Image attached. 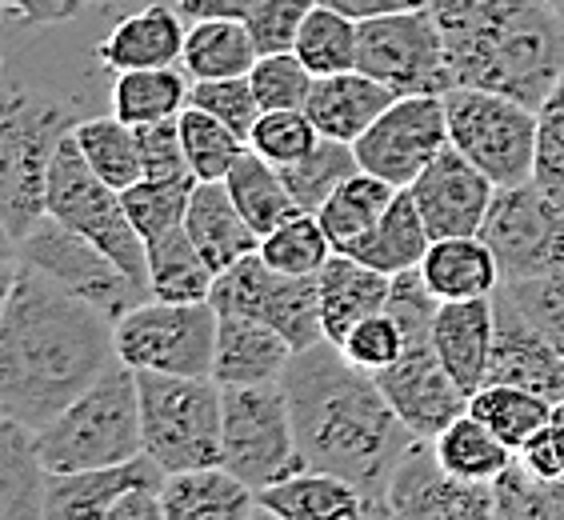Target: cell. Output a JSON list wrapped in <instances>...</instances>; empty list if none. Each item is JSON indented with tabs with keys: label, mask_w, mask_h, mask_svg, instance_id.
<instances>
[{
	"label": "cell",
	"mask_w": 564,
	"mask_h": 520,
	"mask_svg": "<svg viewBox=\"0 0 564 520\" xmlns=\"http://www.w3.org/2000/svg\"><path fill=\"white\" fill-rule=\"evenodd\" d=\"M220 465L232 468L245 485L269 488L293 477L301 465L293 409L281 380L225 389V453Z\"/></svg>",
	"instance_id": "cell-10"
},
{
	"label": "cell",
	"mask_w": 564,
	"mask_h": 520,
	"mask_svg": "<svg viewBox=\"0 0 564 520\" xmlns=\"http://www.w3.org/2000/svg\"><path fill=\"white\" fill-rule=\"evenodd\" d=\"M149 293L161 301H208L217 272L200 257L188 228H169L149 245Z\"/></svg>",
	"instance_id": "cell-35"
},
{
	"label": "cell",
	"mask_w": 564,
	"mask_h": 520,
	"mask_svg": "<svg viewBox=\"0 0 564 520\" xmlns=\"http://www.w3.org/2000/svg\"><path fill=\"white\" fill-rule=\"evenodd\" d=\"M401 193L397 185L389 181H380L372 173H352L337 193L328 196L325 205H321V225H325L328 240H333V249L337 252H352L360 240L369 237L372 228L380 225V217L389 213L392 196Z\"/></svg>",
	"instance_id": "cell-34"
},
{
	"label": "cell",
	"mask_w": 564,
	"mask_h": 520,
	"mask_svg": "<svg viewBox=\"0 0 564 520\" xmlns=\"http://www.w3.org/2000/svg\"><path fill=\"white\" fill-rule=\"evenodd\" d=\"M281 384L301 465L348 480L369 500L372 517H389V480L416 433L397 416L380 380L357 369L340 345L321 340L293 353Z\"/></svg>",
	"instance_id": "cell-2"
},
{
	"label": "cell",
	"mask_w": 564,
	"mask_h": 520,
	"mask_svg": "<svg viewBox=\"0 0 564 520\" xmlns=\"http://www.w3.org/2000/svg\"><path fill=\"white\" fill-rule=\"evenodd\" d=\"M261 252L276 272L289 277H316L333 257V240H328L325 225L316 213H296L281 228H272L269 237H261Z\"/></svg>",
	"instance_id": "cell-43"
},
{
	"label": "cell",
	"mask_w": 564,
	"mask_h": 520,
	"mask_svg": "<svg viewBox=\"0 0 564 520\" xmlns=\"http://www.w3.org/2000/svg\"><path fill=\"white\" fill-rule=\"evenodd\" d=\"M261 61L245 17H200L188 21L181 68L193 80H220V76H249Z\"/></svg>",
	"instance_id": "cell-31"
},
{
	"label": "cell",
	"mask_w": 564,
	"mask_h": 520,
	"mask_svg": "<svg viewBox=\"0 0 564 520\" xmlns=\"http://www.w3.org/2000/svg\"><path fill=\"white\" fill-rule=\"evenodd\" d=\"M261 112L269 109H304L308 93H313L316 73L304 65L296 53H261V61L249 73Z\"/></svg>",
	"instance_id": "cell-47"
},
{
	"label": "cell",
	"mask_w": 564,
	"mask_h": 520,
	"mask_svg": "<svg viewBox=\"0 0 564 520\" xmlns=\"http://www.w3.org/2000/svg\"><path fill=\"white\" fill-rule=\"evenodd\" d=\"M389 517L401 520H497L492 485L460 480L436 456L433 441L416 436L389 480Z\"/></svg>",
	"instance_id": "cell-17"
},
{
	"label": "cell",
	"mask_w": 564,
	"mask_h": 520,
	"mask_svg": "<svg viewBox=\"0 0 564 520\" xmlns=\"http://www.w3.org/2000/svg\"><path fill=\"white\" fill-rule=\"evenodd\" d=\"M321 4H333V9L357 17V21H372V17H389V12L404 9H424L429 0H321Z\"/></svg>",
	"instance_id": "cell-55"
},
{
	"label": "cell",
	"mask_w": 564,
	"mask_h": 520,
	"mask_svg": "<svg viewBox=\"0 0 564 520\" xmlns=\"http://www.w3.org/2000/svg\"><path fill=\"white\" fill-rule=\"evenodd\" d=\"M549 4H553V9L561 12V21H564V0H549Z\"/></svg>",
	"instance_id": "cell-58"
},
{
	"label": "cell",
	"mask_w": 564,
	"mask_h": 520,
	"mask_svg": "<svg viewBox=\"0 0 564 520\" xmlns=\"http://www.w3.org/2000/svg\"><path fill=\"white\" fill-rule=\"evenodd\" d=\"M193 97V76L181 65L164 68H129L117 73L109 85V105L120 120L137 124H152V120H173L188 109Z\"/></svg>",
	"instance_id": "cell-32"
},
{
	"label": "cell",
	"mask_w": 564,
	"mask_h": 520,
	"mask_svg": "<svg viewBox=\"0 0 564 520\" xmlns=\"http://www.w3.org/2000/svg\"><path fill=\"white\" fill-rule=\"evenodd\" d=\"M433 448L448 473H456L460 480H477V485H492L517 461V453L492 433L489 424H480L473 412L456 416L445 433H436Z\"/></svg>",
	"instance_id": "cell-38"
},
{
	"label": "cell",
	"mask_w": 564,
	"mask_h": 520,
	"mask_svg": "<svg viewBox=\"0 0 564 520\" xmlns=\"http://www.w3.org/2000/svg\"><path fill=\"white\" fill-rule=\"evenodd\" d=\"M164 520H252L264 517L257 488L225 465L185 468L164 477Z\"/></svg>",
	"instance_id": "cell-26"
},
{
	"label": "cell",
	"mask_w": 564,
	"mask_h": 520,
	"mask_svg": "<svg viewBox=\"0 0 564 520\" xmlns=\"http://www.w3.org/2000/svg\"><path fill=\"white\" fill-rule=\"evenodd\" d=\"M492 336H497V316H492V296H468V301H441L433 321V345L445 360V369L456 384L473 392L489 380L492 365Z\"/></svg>",
	"instance_id": "cell-21"
},
{
	"label": "cell",
	"mask_w": 564,
	"mask_h": 520,
	"mask_svg": "<svg viewBox=\"0 0 564 520\" xmlns=\"http://www.w3.org/2000/svg\"><path fill=\"white\" fill-rule=\"evenodd\" d=\"M220 313L213 301L149 296L117 321V357L132 372L213 377Z\"/></svg>",
	"instance_id": "cell-9"
},
{
	"label": "cell",
	"mask_w": 564,
	"mask_h": 520,
	"mask_svg": "<svg viewBox=\"0 0 564 520\" xmlns=\"http://www.w3.org/2000/svg\"><path fill=\"white\" fill-rule=\"evenodd\" d=\"M409 193H413L433 240H441L480 232L492 208V196H497V185L448 141L433 156V164L409 185Z\"/></svg>",
	"instance_id": "cell-18"
},
{
	"label": "cell",
	"mask_w": 564,
	"mask_h": 520,
	"mask_svg": "<svg viewBox=\"0 0 564 520\" xmlns=\"http://www.w3.org/2000/svg\"><path fill=\"white\" fill-rule=\"evenodd\" d=\"M404 345H409V340H404L401 321L384 308V313H372V316H365L360 325L348 328V336L340 340V353H345L357 369L377 377L380 369H389L392 360H401Z\"/></svg>",
	"instance_id": "cell-50"
},
{
	"label": "cell",
	"mask_w": 564,
	"mask_h": 520,
	"mask_svg": "<svg viewBox=\"0 0 564 520\" xmlns=\"http://www.w3.org/2000/svg\"><path fill=\"white\" fill-rule=\"evenodd\" d=\"M313 9L316 0H257V9L245 17V24L261 53H293Z\"/></svg>",
	"instance_id": "cell-52"
},
{
	"label": "cell",
	"mask_w": 564,
	"mask_h": 520,
	"mask_svg": "<svg viewBox=\"0 0 564 520\" xmlns=\"http://www.w3.org/2000/svg\"><path fill=\"white\" fill-rule=\"evenodd\" d=\"M448 141L477 164L497 188L532 181L536 164V109L489 88L456 85L445 93Z\"/></svg>",
	"instance_id": "cell-8"
},
{
	"label": "cell",
	"mask_w": 564,
	"mask_h": 520,
	"mask_svg": "<svg viewBox=\"0 0 564 520\" xmlns=\"http://www.w3.org/2000/svg\"><path fill=\"white\" fill-rule=\"evenodd\" d=\"M517 456H521V461L532 468V473H536V477L564 480V424L561 421H549Z\"/></svg>",
	"instance_id": "cell-54"
},
{
	"label": "cell",
	"mask_w": 564,
	"mask_h": 520,
	"mask_svg": "<svg viewBox=\"0 0 564 520\" xmlns=\"http://www.w3.org/2000/svg\"><path fill=\"white\" fill-rule=\"evenodd\" d=\"M73 137L80 144V152H85V161L97 169L100 181H109L120 193L144 176L137 129H132L129 120H120L117 112H109V117H85L73 129Z\"/></svg>",
	"instance_id": "cell-39"
},
{
	"label": "cell",
	"mask_w": 564,
	"mask_h": 520,
	"mask_svg": "<svg viewBox=\"0 0 564 520\" xmlns=\"http://www.w3.org/2000/svg\"><path fill=\"white\" fill-rule=\"evenodd\" d=\"M188 17L176 4L149 0L137 12H124L109 33L97 41V61L105 73H129V68H164L181 65L188 36Z\"/></svg>",
	"instance_id": "cell-20"
},
{
	"label": "cell",
	"mask_w": 564,
	"mask_h": 520,
	"mask_svg": "<svg viewBox=\"0 0 564 520\" xmlns=\"http://www.w3.org/2000/svg\"><path fill=\"white\" fill-rule=\"evenodd\" d=\"M44 208H48V217H56L73 232L100 245L120 269L129 272L132 281H141L149 289V249H144V237L132 225L120 188L100 181L97 169L85 161V152H80L73 132L61 141V149L53 156Z\"/></svg>",
	"instance_id": "cell-7"
},
{
	"label": "cell",
	"mask_w": 564,
	"mask_h": 520,
	"mask_svg": "<svg viewBox=\"0 0 564 520\" xmlns=\"http://www.w3.org/2000/svg\"><path fill=\"white\" fill-rule=\"evenodd\" d=\"M316 293H321V321L325 336L340 345L348 328L360 325L365 316L384 313L392 296V277L372 269L352 252H333L328 264L316 272Z\"/></svg>",
	"instance_id": "cell-25"
},
{
	"label": "cell",
	"mask_w": 564,
	"mask_h": 520,
	"mask_svg": "<svg viewBox=\"0 0 564 520\" xmlns=\"http://www.w3.org/2000/svg\"><path fill=\"white\" fill-rule=\"evenodd\" d=\"M429 245H433V232L424 225L413 193L401 188V193L392 196L389 213L380 217V225L352 249V257H360L365 264H372V269L397 277V272L421 269Z\"/></svg>",
	"instance_id": "cell-33"
},
{
	"label": "cell",
	"mask_w": 564,
	"mask_h": 520,
	"mask_svg": "<svg viewBox=\"0 0 564 520\" xmlns=\"http://www.w3.org/2000/svg\"><path fill=\"white\" fill-rule=\"evenodd\" d=\"M445 144V97L416 93V97H397L389 109L380 112L377 124L357 141V161L365 173L380 176V181H389L397 188H409Z\"/></svg>",
	"instance_id": "cell-15"
},
{
	"label": "cell",
	"mask_w": 564,
	"mask_h": 520,
	"mask_svg": "<svg viewBox=\"0 0 564 520\" xmlns=\"http://www.w3.org/2000/svg\"><path fill=\"white\" fill-rule=\"evenodd\" d=\"M492 316H497V336H492L489 380L521 384L553 404L564 401V348L541 325H532L500 289L492 293Z\"/></svg>",
	"instance_id": "cell-19"
},
{
	"label": "cell",
	"mask_w": 564,
	"mask_h": 520,
	"mask_svg": "<svg viewBox=\"0 0 564 520\" xmlns=\"http://www.w3.org/2000/svg\"><path fill=\"white\" fill-rule=\"evenodd\" d=\"M404 353L401 360H392L389 369H380L377 380L389 404L397 409L409 429L424 441H433L436 433H445L456 416L468 412V392L456 384V377L445 369V360L433 345V328H416L404 333Z\"/></svg>",
	"instance_id": "cell-16"
},
{
	"label": "cell",
	"mask_w": 564,
	"mask_h": 520,
	"mask_svg": "<svg viewBox=\"0 0 564 520\" xmlns=\"http://www.w3.org/2000/svg\"><path fill=\"white\" fill-rule=\"evenodd\" d=\"M85 120L80 105L65 93L9 80L4 120H0V213L9 249L48 213V173L68 132Z\"/></svg>",
	"instance_id": "cell-4"
},
{
	"label": "cell",
	"mask_w": 564,
	"mask_h": 520,
	"mask_svg": "<svg viewBox=\"0 0 564 520\" xmlns=\"http://www.w3.org/2000/svg\"><path fill=\"white\" fill-rule=\"evenodd\" d=\"M144 456L169 473L220 465L225 453V389L213 377L137 372Z\"/></svg>",
	"instance_id": "cell-6"
},
{
	"label": "cell",
	"mask_w": 564,
	"mask_h": 520,
	"mask_svg": "<svg viewBox=\"0 0 564 520\" xmlns=\"http://www.w3.org/2000/svg\"><path fill=\"white\" fill-rule=\"evenodd\" d=\"M188 105L213 112L217 120H225L228 129L240 132L249 141L252 124L261 117V100L252 88L249 76H220V80H193V97Z\"/></svg>",
	"instance_id": "cell-48"
},
{
	"label": "cell",
	"mask_w": 564,
	"mask_h": 520,
	"mask_svg": "<svg viewBox=\"0 0 564 520\" xmlns=\"http://www.w3.org/2000/svg\"><path fill=\"white\" fill-rule=\"evenodd\" d=\"M357 68L377 76L397 97H416V93L445 97L448 88H456L445 36H441V24L429 4L360 21Z\"/></svg>",
	"instance_id": "cell-11"
},
{
	"label": "cell",
	"mask_w": 564,
	"mask_h": 520,
	"mask_svg": "<svg viewBox=\"0 0 564 520\" xmlns=\"http://www.w3.org/2000/svg\"><path fill=\"white\" fill-rule=\"evenodd\" d=\"M392 100H397V93L389 85H380L377 76H369L365 68H345V73L316 76L304 112L313 117L321 137L357 144Z\"/></svg>",
	"instance_id": "cell-22"
},
{
	"label": "cell",
	"mask_w": 564,
	"mask_h": 520,
	"mask_svg": "<svg viewBox=\"0 0 564 520\" xmlns=\"http://www.w3.org/2000/svg\"><path fill=\"white\" fill-rule=\"evenodd\" d=\"M456 85L541 109L564 76V21L549 0H429Z\"/></svg>",
	"instance_id": "cell-3"
},
{
	"label": "cell",
	"mask_w": 564,
	"mask_h": 520,
	"mask_svg": "<svg viewBox=\"0 0 564 520\" xmlns=\"http://www.w3.org/2000/svg\"><path fill=\"white\" fill-rule=\"evenodd\" d=\"M48 468L33 445V429L0 421V520H44Z\"/></svg>",
	"instance_id": "cell-30"
},
{
	"label": "cell",
	"mask_w": 564,
	"mask_h": 520,
	"mask_svg": "<svg viewBox=\"0 0 564 520\" xmlns=\"http://www.w3.org/2000/svg\"><path fill=\"white\" fill-rule=\"evenodd\" d=\"M468 412H473L480 424H489L512 453H521L532 436L553 421V401L541 397V392L521 389V384L489 380V384H480V389L468 397Z\"/></svg>",
	"instance_id": "cell-36"
},
{
	"label": "cell",
	"mask_w": 564,
	"mask_h": 520,
	"mask_svg": "<svg viewBox=\"0 0 564 520\" xmlns=\"http://www.w3.org/2000/svg\"><path fill=\"white\" fill-rule=\"evenodd\" d=\"M264 517L276 520H360L372 517L369 500L348 480L321 473V468H296L293 477L257 488Z\"/></svg>",
	"instance_id": "cell-28"
},
{
	"label": "cell",
	"mask_w": 564,
	"mask_h": 520,
	"mask_svg": "<svg viewBox=\"0 0 564 520\" xmlns=\"http://www.w3.org/2000/svg\"><path fill=\"white\" fill-rule=\"evenodd\" d=\"M352 173H360L357 144L337 141V137H321L301 161L281 169L284 185H289L293 201L301 205V213H321V205H325L328 196L337 193Z\"/></svg>",
	"instance_id": "cell-40"
},
{
	"label": "cell",
	"mask_w": 564,
	"mask_h": 520,
	"mask_svg": "<svg viewBox=\"0 0 564 520\" xmlns=\"http://www.w3.org/2000/svg\"><path fill=\"white\" fill-rule=\"evenodd\" d=\"M9 252L29 260V264H36L41 272H48L56 284H65L68 293L85 296L88 304H97L100 313L112 316V321H120L129 308H137V304L152 296L149 289H144L141 281H132L129 272L120 269L100 245H93L88 237L73 232V228L61 225V220L48 217V213H44Z\"/></svg>",
	"instance_id": "cell-13"
},
{
	"label": "cell",
	"mask_w": 564,
	"mask_h": 520,
	"mask_svg": "<svg viewBox=\"0 0 564 520\" xmlns=\"http://www.w3.org/2000/svg\"><path fill=\"white\" fill-rule=\"evenodd\" d=\"M316 141H321V129L304 109H269L257 117V124L249 132V149L269 164H276V169L301 161Z\"/></svg>",
	"instance_id": "cell-46"
},
{
	"label": "cell",
	"mask_w": 564,
	"mask_h": 520,
	"mask_svg": "<svg viewBox=\"0 0 564 520\" xmlns=\"http://www.w3.org/2000/svg\"><path fill=\"white\" fill-rule=\"evenodd\" d=\"M176 9L185 12L188 21H200V17H249L257 9V0H176Z\"/></svg>",
	"instance_id": "cell-56"
},
{
	"label": "cell",
	"mask_w": 564,
	"mask_h": 520,
	"mask_svg": "<svg viewBox=\"0 0 564 520\" xmlns=\"http://www.w3.org/2000/svg\"><path fill=\"white\" fill-rule=\"evenodd\" d=\"M500 293L509 296L532 325H541L564 348V272L524 277V281H500Z\"/></svg>",
	"instance_id": "cell-51"
},
{
	"label": "cell",
	"mask_w": 564,
	"mask_h": 520,
	"mask_svg": "<svg viewBox=\"0 0 564 520\" xmlns=\"http://www.w3.org/2000/svg\"><path fill=\"white\" fill-rule=\"evenodd\" d=\"M137 144H141V169L152 181H185V176H193L185 137H181V117L137 124Z\"/></svg>",
	"instance_id": "cell-53"
},
{
	"label": "cell",
	"mask_w": 564,
	"mask_h": 520,
	"mask_svg": "<svg viewBox=\"0 0 564 520\" xmlns=\"http://www.w3.org/2000/svg\"><path fill=\"white\" fill-rule=\"evenodd\" d=\"M480 237L500 264V281L564 272V205L536 181L497 188Z\"/></svg>",
	"instance_id": "cell-14"
},
{
	"label": "cell",
	"mask_w": 564,
	"mask_h": 520,
	"mask_svg": "<svg viewBox=\"0 0 564 520\" xmlns=\"http://www.w3.org/2000/svg\"><path fill=\"white\" fill-rule=\"evenodd\" d=\"M144 480H164V468L144 453L129 465L53 473L48 497H44V520H109L112 505Z\"/></svg>",
	"instance_id": "cell-24"
},
{
	"label": "cell",
	"mask_w": 564,
	"mask_h": 520,
	"mask_svg": "<svg viewBox=\"0 0 564 520\" xmlns=\"http://www.w3.org/2000/svg\"><path fill=\"white\" fill-rule=\"evenodd\" d=\"M33 445L48 473H85L137 461L144 453L137 372L117 360L65 412H56L44 429H33Z\"/></svg>",
	"instance_id": "cell-5"
},
{
	"label": "cell",
	"mask_w": 564,
	"mask_h": 520,
	"mask_svg": "<svg viewBox=\"0 0 564 520\" xmlns=\"http://www.w3.org/2000/svg\"><path fill=\"white\" fill-rule=\"evenodd\" d=\"M541 124H536V164H532V181L553 196L556 205H564V76L556 88L544 97L536 109Z\"/></svg>",
	"instance_id": "cell-49"
},
{
	"label": "cell",
	"mask_w": 564,
	"mask_h": 520,
	"mask_svg": "<svg viewBox=\"0 0 564 520\" xmlns=\"http://www.w3.org/2000/svg\"><path fill=\"white\" fill-rule=\"evenodd\" d=\"M225 185L257 237H269L272 228H281L284 220L301 213V205H296L289 185H284L281 169L269 164L264 156H257L252 149L232 164V173L225 176Z\"/></svg>",
	"instance_id": "cell-37"
},
{
	"label": "cell",
	"mask_w": 564,
	"mask_h": 520,
	"mask_svg": "<svg viewBox=\"0 0 564 520\" xmlns=\"http://www.w3.org/2000/svg\"><path fill=\"white\" fill-rule=\"evenodd\" d=\"M497 520H564V480L536 477L521 456L497 480Z\"/></svg>",
	"instance_id": "cell-44"
},
{
	"label": "cell",
	"mask_w": 564,
	"mask_h": 520,
	"mask_svg": "<svg viewBox=\"0 0 564 520\" xmlns=\"http://www.w3.org/2000/svg\"><path fill=\"white\" fill-rule=\"evenodd\" d=\"M196 181L185 176V181H152V176H141L132 188H124V208H129L132 225L149 245L152 237H161L169 228H181L188 217V201H193Z\"/></svg>",
	"instance_id": "cell-45"
},
{
	"label": "cell",
	"mask_w": 564,
	"mask_h": 520,
	"mask_svg": "<svg viewBox=\"0 0 564 520\" xmlns=\"http://www.w3.org/2000/svg\"><path fill=\"white\" fill-rule=\"evenodd\" d=\"M185 228L200 257L213 264V272H225L228 264H237L240 257L261 249V237L252 232L225 181H196Z\"/></svg>",
	"instance_id": "cell-27"
},
{
	"label": "cell",
	"mask_w": 564,
	"mask_h": 520,
	"mask_svg": "<svg viewBox=\"0 0 564 520\" xmlns=\"http://www.w3.org/2000/svg\"><path fill=\"white\" fill-rule=\"evenodd\" d=\"M208 301L217 313H245L272 325L293 345V353L328 340L325 321H321L316 277L276 272L261 252H249L237 264H228L225 272H217Z\"/></svg>",
	"instance_id": "cell-12"
},
{
	"label": "cell",
	"mask_w": 564,
	"mask_h": 520,
	"mask_svg": "<svg viewBox=\"0 0 564 520\" xmlns=\"http://www.w3.org/2000/svg\"><path fill=\"white\" fill-rule=\"evenodd\" d=\"M421 277L436 293V301L492 296L500 289V264L480 232L433 240L421 260Z\"/></svg>",
	"instance_id": "cell-29"
},
{
	"label": "cell",
	"mask_w": 564,
	"mask_h": 520,
	"mask_svg": "<svg viewBox=\"0 0 564 520\" xmlns=\"http://www.w3.org/2000/svg\"><path fill=\"white\" fill-rule=\"evenodd\" d=\"M117 360V321L9 252L0 313V412L29 429H44Z\"/></svg>",
	"instance_id": "cell-1"
},
{
	"label": "cell",
	"mask_w": 564,
	"mask_h": 520,
	"mask_svg": "<svg viewBox=\"0 0 564 520\" xmlns=\"http://www.w3.org/2000/svg\"><path fill=\"white\" fill-rule=\"evenodd\" d=\"M553 421H561V424H564V401H556V404H553Z\"/></svg>",
	"instance_id": "cell-57"
},
{
	"label": "cell",
	"mask_w": 564,
	"mask_h": 520,
	"mask_svg": "<svg viewBox=\"0 0 564 520\" xmlns=\"http://www.w3.org/2000/svg\"><path fill=\"white\" fill-rule=\"evenodd\" d=\"M9 4H12V0H9Z\"/></svg>",
	"instance_id": "cell-59"
},
{
	"label": "cell",
	"mask_w": 564,
	"mask_h": 520,
	"mask_svg": "<svg viewBox=\"0 0 564 520\" xmlns=\"http://www.w3.org/2000/svg\"><path fill=\"white\" fill-rule=\"evenodd\" d=\"M181 137H185L188 169L196 181H225L232 173V164L249 152V141L240 132H232L225 120L196 109V105L181 112Z\"/></svg>",
	"instance_id": "cell-42"
},
{
	"label": "cell",
	"mask_w": 564,
	"mask_h": 520,
	"mask_svg": "<svg viewBox=\"0 0 564 520\" xmlns=\"http://www.w3.org/2000/svg\"><path fill=\"white\" fill-rule=\"evenodd\" d=\"M296 56L313 68L316 76L325 73H345V68H357L360 56V21L348 17V12L333 9V4H321L308 12L301 36H296Z\"/></svg>",
	"instance_id": "cell-41"
},
{
	"label": "cell",
	"mask_w": 564,
	"mask_h": 520,
	"mask_svg": "<svg viewBox=\"0 0 564 520\" xmlns=\"http://www.w3.org/2000/svg\"><path fill=\"white\" fill-rule=\"evenodd\" d=\"M289 360H293V345L272 325L245 313H220L217 360H213V380L220 389L281 380Z\"/></svg>",
	"instance_id": "cell-23"
}]
</instances>
